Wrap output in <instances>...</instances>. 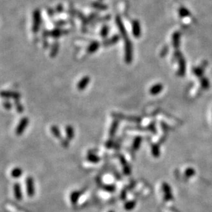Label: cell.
<instances>
[{
  "mask_svg": "<svg viewBox=\"0 0 212 212\" xmlns=\"http://www.w3.org/2000/svg\"><path fill=\"white\" fill-rule=\"evenodd\" d=\"M108 30H109L108 27L105 25V26L102 28L101 32V35H102L103 37H105L108 33Z\"/></svg>",
  "mask_w": 212,
  "mask_h": 212,
  "instance_id": "e0dca14e",
  "label": "cell"
},
{
  "mask_svg": "<svg viewBox=\"0 0 212 212\" xmlns=\"http://www.w3.org/2000/svg\"><path fill=\"white\" fill-rule=\"evenodd\" d=\"M202 86L204 88H208L210 87V82H209L207 79H202Z\"/></svg>",
  "mask_w": 212,
  "mask_h": 212,
  "instance_id": "2e32d148",
  "label": "cell"
},
{
  "mask_svg": "<svg viewBox=\"0 0 212 212\" xmlns=\"http://www.w3.org/2000/svg\"><path fill=\"white\" fill-rule=\"evenodd\" d=\"M62 34V31L59 30V29H54L53 31H51L49 33L50 36H52L53 37H59Z\"/></svg>",
  "mask_w": 212,
  "mask_h": 212,
  "instance_id": "5bb4252c",
  "label": "cell"
},
{
  "mask_svg": "<svg viewBox=\"0 0 212 212\" xmlns=\"http://www.w3.org/2000/svg\"><path fill=\"white\" fill-rule=\"evenodd\" d=\"M132 33L134 37H139L141 35V25L138 20L132 21Z\"/></svg>",
  "mask_w": 212,
  "mask_h": 212,
  "instance_id": "8992f818",
  "label": "cell"
},
{
  "mask_svg": "<svg viewBox=\"0 0 212 212\" xmlns=\"http://www.w3.org/2000/svg\"><path fill=\"white\" fill-rule=\"evenodd\" d=\"M26 183V191L29 197H33L35 195V183L34 179L32 176H28L25 181Z\"/></svg>",
  "mask_w": 212,
  "mask_h": 212,
  "instance_id": "3957f363",
  "label": "cell"
},
{
  "mask_svg": "<svg viewBox=\"0 0 212 212\" xmlns=\"http://www.w3.org/2000/svg\"><path fill=\"white\" fill-rule=\"evenodd\" d=\"M99 46V44L97 42H94V43H93V44L92 45V46H90L89 48V50H94L95 49H96V48H98Z\"/></svg>",
  "mask_w": 212,
  "mask_h": 212,
  "instance_id": "d6986e66",
  "label": "cell"
},
{
  "mask_svg": "<svg viewBox=\"0 0 212 212\" xmlns=\"http://www.w3.org/2000/svg\"><path fill=\"white\" fill-rule=\"evenodd\" d=\"M19 101V99H17V100H15V105L16 107V110H17L18 113H22L24 110V108Z\"/></svg>",
  "mask_w": 212,
  "mask_h": 212,
  "instance_id": "4fadbf2b",
  "label": "cell"
},
{
  "mask_svg": "<svg viewBox=\"0 0 212 212\" xmlns=\"http://www.w3.org/2000/svg\"><path fill=\"white\" fill-rule=\"evenodd\" d=\"M58 50H59V44L58 43H55L53 44V46L51 48V51H50V57H54L58 53Z\"/></svg>",
  "mask_w": 212,
  "mask_h": 212,
  "instance_id": "7c38bea8",
  "label": "cell"
},
{
  "mask_svg": "<svg viewBox=\"0 0 212 212\" xmlns=\"http://www.w3.org/2000/svg\"><path fill=\"white\" fill-rule=\"evenodd\" d=\"M3 105L6 109V110H10L12 108V104L9 101H6L3 103Z\"/></svg>",
  "mask_w": 212,
  "mask_h": 212,
  "instance_id": "ac0fdd59",
  "label": "cell"
},
{
  "mask_svg": "<svg viewBox=\"0 0 212 212\" xmlns=\"http://www.w3.org/2000/svg\"><path fill=\"white\" fill-rule=\"evenodd\" d=\"M88 82V79H86V78H83L81 81L78 84V88L81 90L86 85V83Z\"/></svg>",
  "mask_w": 212,
  "mask_h": 212,
  "instance_id": "9a60e30c",
  "label": "cell"
},
{
  "mask_svg": "<svg viewBox=\"0 0 212 212\" xmlns=\"http://www.w3.org/2000/svg\"><path fill=\"white\" fill-rule=\"evenodd\" d=\"M33 31L34 33H37L39 30L41 23V12L39 9H36L33 12Z\"/></svg>",
  "mask_w": 212,
  "mask_h": 212,
  "instance_id": "6da1fadb",
  "label": "cell"
},
{
  "mask_svg": "<svg viewBox=\"0 0 212 212\" xmlns=\"http://www.w3.org/2000/svg\"><path fill=\"white\" fill-rule=\"evenodd\" d=\"M50 131L52 132L54 136H55L57 139L61 137V132L60 130L59 129V127L56 125H53V126L50 127Z\"/></svg>",
  "mask_w": 212,
  "mask_h": 212,
  "instance_id": "ba28073f",
  "label": "cell"
},
{
  "mask_svg": "<svg viewBox=\"0 0 212 212\" xmlns=\"http://www.w3.org/2000/svg\"><path fill=\"white\" fill-rule=\"evenodd\" d=\"M13 191H14V196L15 198L17 200H21L22 198V191H21V187L19 183L16 182L13 186Z\"/></svg>",
  "mask_w": 212,
  "mask_h": 212,
  "instance_id": "5b68a950",
  "label": "cell"
},
{
  "mask_svg": "<svg viewBox=\"0 0 212 212\" xmlns=\"http://www.w3.org/2000/svg\"><path fill=\"white\" fill-rule=\"evenodd\" d=\"M28 123L29 119L28 117H25L22 118L20 121L19 122L18 125H17V127H16L15 130L16 135H17V136H21V135L23 134L25 129H26V127H28Z\"/></svg>",
  "mask_w": 212,
  "mask_h": 212,
  "instance_id": "7a4b0ae2",
  "label": "cell"
},
{
  "mask_svg": "<svg viewBox=\"0 0 212 212\" xmlns=\"http://www.w3.org/2000/svg\"><path fill=\"white\" fill-rule=\"evenodd\" d=\"M66 136L67 137V139L69 140L72 139L74 136V130L72 126L68 125L66 128Z\"/></svg>",
  "mask_w": 212,
  "mask_h": 212,
  "instance_id": "30bf717a",
  "label": "cell"
},
{
  "mask_svg": "<svg viewBox=\"0 0 212 212\" xmlns=\"http://www.w3.org/2000/svg\"><path fill=\"white\" fill-rule=\"evenodd\" d=\"M0 96L4 99H13L14 100H17L20 98V94L17 92L12 91H2L0 92Z\"/></svg>",
  "mask_w": 212,
  "mask_h": 212,
  "instance_id": "277c9868",
  "label": "cell"
},
{
  "mask_svg": "<svg viewBox=\"0 0 212 212\" xmlns=\"http://www.w3.org/2000/svg\"><path fill=\"white\" fill-rule=\"evenodd\" d=\"M22 173H23V171L20 168H15L12 169L11 172V175L12 178H19L21 177Z\"/></svg>",
  "mask_w": 212,
  "mask_h": 212,
  "instance_id": "52a82bcc",
  "label": "cell"
},
{
  "mask_svg": "<svg viewBox=\"0 0 212 212\" xmlns=\"http://www.w3.org/2000/svg\"><path fill=\"white\" fill-rule=\"evenodd\" d=\"M92 6L93 8H94L96 9H98V10H102V11H104V10H105L108 8V6L102 4L101 2H94L92 3Z\"/></svg>",
  "mask_w": 212,
  "mask_h": 212,
  "instance_id": "8fae6325",
  "label": "cell"
},
{
  "mask_svg": "<svg viewBox=\"0 0 212 212\" xmlns=\"http://www.w3.org/2000/svg\"><path fill=\"white\" fill-rule=\"evenodd\" d=\"M178 13H179V15L182 17H189V16L191 15L190 12L189 11V10L187 8H185V7L180 8L178 10Z\"/></svg>",
  "mask_w": 212,
  "mask_h": 212,
  "instance_id": "9c48e42d",
  "label": "cell"
},
{
  "mask_svg": "<svg viewBox=\"0 0 212 212\" xmlns=\"http://www.w3.org/2000/svg\"><path fill=\"white\" fill-rule=\"evenodd\" d=\"M99 1H102V0H99Z\"/></svg>",
  "mask_w": 212,
  "mask_h": 212,
  "instance_id": "ffe728a7",
  "label": "cell"
}]
</instances>
